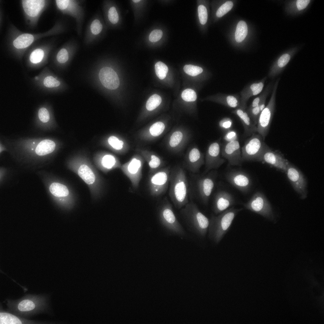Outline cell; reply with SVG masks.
I'll return each instance as SVG.
<instances>
[{
    "label": "cell",
    "mask_w": 324,
    "mask_h": 324,
    "mask_svg": "<svg viewBox=\"0 0 324 324\" xmlns=\"http://www.w3.org/2000/svg\"><path fill=\"white\" fill-rule=\"evenodd\" d=\"M88 76L91 84L99 92L114 91L120 85L119 77L115 70L99 59L91 68Z\"/></svg>",
    "instance_id": "1"
},
{
    "label": "cell",
    "mask_w": 324,
    "mask_h": 324,
    "mask_svg": "<svg viewBox=\"0 0 324 324\" xmlns=\"http://www.w3.org/2000/svg\"><path fill=\"white\" fill-rule=\"evenodd\" d=\"M217 176V171L215 170H211L205 174L190 173L189 181L190 201L195 199L205 205H207Z\"/></svg>",
    "instance_id": "2"
},
{
    "label": "cell",
    "mask_w": 324,
    "mask_h": 324,
    "mask_svg": "<svg viewBox=\"0 0 324 324\" xmlns=\"http://www.w3.org/2000/svg\"><path fill=\"white\" fill-rule=\"evenodd\" d=\"M169 195L175 207L180 209L189 202V181L185 169L177 165L171 168Z\"/></svg>",
    "instance_id": "3"
},
{
    "label": "cell",
    "mask_w": 324,
    "mask_h": 324,
    "mask_svg": "<svg viewBox=\"0 0 324 324\" xmlns=\"http://www.w3.org/2000/svg\"><path fill=\"white\" fill-rule=\"evenodd\" d=\"M180 214L188 229L198 237H205L208 230L210 220L200 210L193 201L180 209Z\"/></svg>",
    "instance_id": "4"
},
{
    "label": "cell",
    "mask_w": 324,
    "mask_h": 324,
    "mask_svg": "<svg viewBox=\"0 0 324 324\" xmlns=\"http://www.w3.org/2000/svg\"><path fill=\"white\" fill-rule=\"evenodd\" d=\"M242 210L232 207L217 216L212 215L208 230L209 238L218 244L229 230L235 217Z\"/></svg>",
    "instance_id": "5"
},
{
    "label": "cell",
    "mask_w": 324,
    "mask_h": 324,
    "mask_svg": "<svg viewBox=\"0 0 324 324\" xmlns=\"http://www.w3.org/2000/svg\"><path fill=\"white\" fill-rule=\"evenodd\" d=\"M85 0H57L56 4L58 9L64 14L74 19L77 33L79 36L82 35V26L85 15Z\"/></svg>",
    "instance_id": "6"
},
{
    "label": "cell",
    "mask_w": 324,
    "mask_h": 324,
    "mask_svg": "<svg viewBox=\"0 0 324 324\" xmlns=\"http://www.w3.org/2000/svg\"><path fill=\"white\" fill-rule=\"evenodd\" d=\"M191 137V133L187 128L182 125L176 126L167 136L165 145L169 152L179 154L183 151Z\"/></svg>",
    "instance_id": "7"
},
{
    "label": "cell",
    "mask_w": 324,
    "mask_h": 324,
    "mask_svg": "<svg viewBox=\"0 0 324 324\" xmlns=\"http://www.w3.org/2000/svg\"><path fill=\"white\" fill-rule=\"evenodd\" d=\"M280 78L274 83L268 103L261 112L257 124V132L264 140L268 132L276 107V96Z\"/></svg>",
    "instance_id": "8"
},
{
    "label": "cell",
    "mask_w": 324,
    "mask_h": 324,
    "mask_svg": "<svg viewBox=\"0 0 324 324\" xmlns=\"http://www.w3.org/2000/svg\"><path fill=\"white\" fill-rule=\"evenodd\" d=\"M171 169V166H168L149 175L148 186L151 195L158 197L166 193L169 183Z\"/></svg>",
    "instance_id": "9"
},
{
    "label": "cell",
    "mask_w": 324,
    "mask_h": 324,
    "mask_svg": "<svg viewBox=\"0 0 324 324\" xmlns=\"http://www.w3.org/2000/svg\"><path fill=\"white\" fill-rule=\"evenodd\" d=\"M160 215L162 220L172 234L182 238L186 235V232L176 217L172 205L167 197L163 200Z\"/></svg>",
    "instance_id": "10"
},
{
    "label": "cell",
    "mask_w": 324,
    "mask_h": 324,
    "mask_svg": "<svg viewBox=\"0 0 324 324\" xmlns=\"http://www.w3.org/2000/svg\"><path fill=\"white\" fill-rule=\"evenodd\" d=\"M145 160L139 153L133 155L127 162L122 165L120 168L130 180L133 187L138 188L142 177V169Z\"/></svg>",
    "instance_id": "11"
},
{
    "label": "cell",
    "mask_w": 324,
    "mask_h": 324,
    "mask_svg": "<svg viewBox=\"0 0 324 324\" xmlns=\"http://www.w3.org/2000/svg\"><path fill=\"white\" fill-rule=\"evenodd\" d=\"M259 134H254L245 142L242 148V156L243 161H256L267 145Z\"/></svg>",
    "instance_id": "12"
},
{
    "label": "cell",
    "mask_w": 324,
    "mask_h": 324,
    "mask_svg": "<svg viewBox=\"0 0 324 324\" xmlns=\"http://www.w3.org/2000/svg\"><path fill=\"white\" fill-rule=\"evenodd\" d=\"M104 30V26L99 11L90 20L87 26L83 39L84 44L90 46L99 41Z\"/></svg>",
    "instance_id": "13"
},
{
    "label": "cell",
    "mask_w": 324,
    "mask_h": 324,
    "mask_svg": "<svg viewBox=\"0 0 324 324\" xmlns=\"http://www.w3.org/2000/svg\"><path fill=\"white\" fill-rule=\"evenodd\" d=\"M170 124L168 120H157L140 130L138 134V137L143 141H155L167 131Z\"/></svg>",
    "instance_id": "14"
},
{
    "label": "cell",
    "mask_w": 324,
    "mask_h": 324,
    "mask_svg": "<svg viewBox=\"0 0 324 324\" xmlns=\"http://www.w3.org/2000/svg\"><path fill=\"white\" fill-rule=\"evenodd\" d=\"M243 205L246 209L266 218H270L273 217L271 205L265 195L261 192H256Z\"/></svg>",
    "instance_id": "15"
},
{
    "label": "cell",
    "mask_w": 324,
    "mask_h": 324,
    "mask_svg": "<svg viewBox=\"0 0 324 324\" xmlns=\"http://www.w3.org/2000/svg\"><path fill=\"white\" fill-rule=\"evenodd\" d=\"M221 138L210 143L208 146L205 156V168L202 173L205 174L210 171L217 169L225 161L220 156Z\"/></svg>",
    "instance_id": "16"
},
{
    "label": "cell",
    "mask_w": 324,
    "mask_h": 324,
    "mask_svg": "<svg viewBox=\"0 0 324 324\" xmlns=\"http://www.w3.org/2000/svg\"><path fill=\"white\" fill-rule=\"evenodd\" d=\"M205 163L204 154L197 146L193 145L187 150L182 166L191 173H198L201 167Z\"/></svg>",
    "instance_id": "17"
},
{
    "label": "cell",
    "mask_w": 324,
    "mask_h": 324,
    "mask_svg": "<svg viewBox=\"0 0 324 324\" xmlns=\"http://www.w3.org/2000/svg\"><path fill=\"white\" fill-rule=\"evenodd\" d=\"M286 173L293 188L299 194L301 198H306L307 195V181L302 172L289 162Z\"/></svg>",
    "instance_id": "18"
},
{
    "label": "cell",
    "mask_w": 324,
    "mask_h": 324,
    "mask_svg": "<svg viewBox=\"0 0 324 324\" xmlns=\"http://www.w3.org/2000/svg\"><path fill=\"white\" fill-rule=\"evenodd\" d=\"M225 177L230 183L243 193H247L250 191L252 185V180L246 172L232 170L226 173Z\"/></svg>",
    "instance_id": "19"
},
{
    "label": "cell",
    "mask_w": 324,
    "mask_h": 324,
    "mask_svg": "<svg viewBox=\"0 0 324 324\" xmlns=\"http://www.w3.org/2000/svg\"><path fill=\"white\" fill-rule=\"evenodd\" d=\"M257 161L267 163L286 173L289 162L281 153L272 150L267 146Z\"/></svg>",
    "instance_id": "20"
},
{
    "label": "cell",
    "mask_w": 324,
    "mask_h": 324,
    "mask_svg": "<svg viewBox=\"0 0 324 324\" xmlns=\"http://www.w3.org/2000/svg\"><path fill=\"white\" fill-rule=\"evenodd\" d=\"M221 153L231 165L241 166L244 161L238 140L225 142L221 145Z\"/></svg>",
    "instance_id": "21"
},
{
    "label": "cell",
    "mask_w": 324,
    "mask_h": 324,
    "mask_svg": "<svg viewBox=\"0 0 324 324\" xmlns=\"http://www.w3.org/2000/svg\"><path fill=\"white\" fill-rule=\"evenodd\" d=\"M267 77L248 84L240 92L241 107L246 109L247 103L251 97L259 94L262 90Z\"/></svg>",
    "instance_id": "22"
},
{
    "label": "cell",
    "mask_w": 324,
    "mask_h": 324,
    "mask_svg": "<svg viewBox=\"0 0 324 324\" xmlns=\"http://www.w3.org/2000/svg\"><path fill=\"white\" fill-rule=\"evenodd\" d=\"M235 200L232 195L227 191L221 190L215 195L212 210L216 215L220 214L233 205Z\"/></svg>",
    "instance_id": "23"
},
{
    "label": "cell",
    "mask_w": 324,
    "mask_h": 324,
    "mask_svg": "<svg viewBox=\"0 0 324 324\" xmlns=\"http://www.w3.org/2000/svg\"><path fill=\"white\" fill-rule=\"evenodd\" d=\"M78 48L77 41L74 39L70 40L67 46L61 48L57 52L56 60L58 64L62 66L68 64L73 59Z\"/></svg>",
    "instance_id": "24"
},
{
    "label": "cell",
    "mask_w": 324,
    "mask_h": 324,
    "mask_svg": "<svg viewBox=\"0 0 324 324\" xmlns=\"http://www.w3.org/2000/svg\"><path fill=\"white\" fill-rule=\"evenodd\" d=\"M135 151L141 155L147 163L149 168V175L164 167L166 164L165 161L160 156L155 152L140 148H136Z\"/></svg>",
    "instance_id": "25"
},
{
    "label": "cell",
    "mask_w": 324,
    "mask_h": 324,
    "mask_svg": "<svg viewBox=\"0 0 324 324\" xmlns=\"http://www.w3.org/2000/svg\"><path fill=\"white\" fill-rule=\"evenodd\" d=\"M232 112L240 120L244 128V136H251L257 132V126L251 120L246 109L240 107L234 109Z\"/></svg>",
    "instance_id": "26"
},
{
    "label": "cell",
    "mask_w": 324,
    "mask_h": 324,
    "mask_svg": "<svg viewBox=\"0 0 324 324\" xmlns=\"http://www.w3.org/2000/svg\"><path fill=\"white\" fill-rule=\"evenodd\" d=\"M43 0L22 1V6L26 13L28 16L34 17L38 15L45 4Z\"/></svg>",
    "instance_id": "27"
},
{
    "label": "cell",
    "mask_w": 324,
    "mask_h": 324,
    "mask_svg": "<svg viewBox=\"0 0 324 324\" xmlns=\"http://www.w3.org/2000/svg\"><path fill=\"white\" fill-rule=\"evenodd\" d=\"M215 101L230 108L241 107L239 96L237 94H221L215 98Z\"/></svg>",
    "instance_id": "28"
},
{
    "label": "cell",
    "mask_w": 324,
    "mask_h": 324,
    "mask_svg": "<svg viewBox=\"0 0 324 324\" xmlns=\"http://www.w3.org/2000/svg\"><path fill=\"white\" fill-rule=\"evenodd\" d=\"M107 141L112 148L120 154H125L129 149L128 142L124 138L112 135L109 137Z\"/></svg>",
    "instance_id": "29"
},
{
    "label": "cell",
    "mask_w": 324,
    "mask_h": 324,
    "mask_svg": "<svg viewBox=\"0 0 324 324\" xmlns=\"http://www.w3.org/2000/svg\"><path fill=\"white\" fill-rule=\"evenodd\" d=\"M55 144L51 140L45 139L41 141L38 145L36 149V153L40 156H43L50 153L55 149Z\"/></svg>",
    "instance_id": "30"
},
{
    "label": "cell",
    "mask_w": 324,
    "mask_h": 324,
    "mask_svg": "<svg viewBox=\"0 0 324 324\" xmlns=\"http://www.w3.org/2000/svg\"><path fill=\"white\" fill-rule=\"evenodd\" d=\"M78 173L87 184L91 185L95 182V175L90 168L87 165L83 164L80 166L78 169Z\"/></svg>",
    "instance_id": "31"
},
{
    "label": "cell",
    "mask_w": 324,
    "mask_h": 324,
    "mask_svg": "<svg viewBox=\"0 0 324 324\" xmlns=\"http://www.w3.org/2000/svg\"><path fill=\"white\" fill-rule=\"evenodd\" d=\"M34 40L33 36L31 34L24 33L16 38L13 41L14 46L18 49L26 48L30 45Z\"/></svg>",
    "instance_id": "32"
},
{
    "label": "cell",
    "mask_w": 324,
    "mask_h": 324,
    "mask_svg": "<svg viewBox=\"0 0 324 324\" xmlns=\"http://www.w3.org/2000/svg\"><path fill=\"white\" fill-rule=\"evenodd\" d=\"M102 166L107 170H110L115 168H120L122 164L114 156L107 154L104 155L101 161Z\"/></svg>",
    "instance_id": "33"
},
{
    "label": "cell",
    "mask_w": 324,
    "mask_h": 324,
    "mask_svg": "<svg viewBox=\"0 0 324 324\" xmlns=\"http://www.w3.org/2000/svg\"><path fill=\"white\" fill-rule=\"evenodd\" d=\"M49 190L53 195L58 197H66L69 194V191L67 187L59 183H52L50 186Z\"/></svg>",
    "instance_id": "34"
},
{
    "label": "cell",
    "mask_w": 324,
    "mask_h": 324,
    "mask_svg": "<svg viewBox=\"0 0 324 324\" xmlns=\"http://www.w3.org/2000/svg\"><path fill=\"white\" fill-rule=\"evenodd\" d=\"M248 33V28L246 23L242 20L238 23L235 33V39L238 43L242 41Z\"/></svg>",
    "instance_id": "35"
},
{
    "label": "cell",
    "mask_w": 324,
    "mask_h": 324,
    "mask_svg": "<svg viewBox=\"0 0 324 324\" xmlns=\"http://www.w3.org/2000/svg\"><path fill=\"white\" fill-rule=\"evenodd\" d=\"M43 84L46 87L56 89L67 88V86L63 83L61 80L52 76L46 77L43 80Z\"/></svg>",
    "instance_id": "36"
},
{
    "label": "cell",
    "mask_w": 324,
    "mask_h": 324,
    "mask_svg": "<svg viewBox=\"0 0 324 324\" xmlns=\"http://www.w3.org/2000/svg\"><path fill=\"white\" fill-rule=\"evenodd\" d=\"M274 84V82L273 81L269 83L263 92L253 99L249 107L251 108L257 106L259 105L260 102L262 100L266 99L268 95L272 91Z\"/></svg>",
    "instance_id": "37"
},
{
    "label": "cell",
    "mask_w": 324,
    "mask_h": 324,
    "mask_svg": "<svg viewBox=\"0 0 324 324\" xmlns=\"http://www.w3.org/2000/svg\"><path fill=\"white\" fill-rule=\"evenodd\" d=\"M23 321L14 315L6 312L0 313V324H22Z\"/></svg>",
    "instance_id": "38"
},
{
    "label": "cell",
    "mask_w": 324,
    "mask_h": 324,
    "mask_svg": "<svg viewBox=\"0 0 324 324\" xmlns=\"http://www.w3.org/2000/svg\"><path fill=\"white\" fill-rule=\"evenodd\" d=\"M36 306V303L30 299H24L19 302L17 308L18 311L22 312H27L34 310Z\"/></svg>",
    "instance_id": "39"
},
{
    "label": "cell",
    "mask_w": 324,
    "mask_h": 324,
    "mask_svg": "<svg viewBox=\"0 0 324 324\" xmlns=\"http://www.w3.org/2000/svg\"><path fill=\"white\" fill-rule=\"evenodd\" d=\"M161 102L162 99L159 95L154 94L147 100L146 106V109L149 111H153L158 107Z\"/></svg>",
    "instance_id": "40"
},
{
    "label": "cell",
    "mask_w": 324,
    "mask_h": 324,
    "mask_svg": "<svg viewBox=\"0 0 324 324\" xmlns=\"http://www.w3.org/2000/svg\"><path fill=\"white\" fill-rule=\"evenodd\" d=\"M155 72L157 77L161 80L164 79L168 71L167 66L163 63L159 61L155 65Z\"/></svg>",
    "instance_id": "41"
},
{
    "label": "cell",
    "mask_w": 324,
    "mask_h": 324,
    "mask_svg": "<svg viewBox=\"0 0 324 324\" xmlns=\"http://www.w3.org/2000/svg\"><path fill=\"white\" fill-rule=\"evenodd\" d=\"M107 16L110 23L115 25L118 22L119 16L116 8L114 6H110L107 11Z\"/></svg>",
    "instance_id": "42"
},
{
    "label": "cell",
    "mask_w": 324,
    "mask_h": 324,
    "mask_svg": "<svg viewBox=\"0 0 324 324\" xmlns=\"http://www.w3.org/2000/svg\"><path fill=\"white\" fill-rule=\"evenodd\" d=\"M233 3L231 1H227L222 4L218 9L216 15L218 18H220L226 14L232 8Z\"/></svg>",
    "instance_id": "43"
},
{
    "label": "cell",
    "mask_w": 324,
    "mask_h": 324,
    "mask_svg": "<svg viewBox=\"0 0 324 324\" xmlns=\"http://www.w3.org/2000/svg\"><path fill=\"white\" fill-rule=\"evenodd\" d=\"M184 72L188 75L195 76L201 73L203 71L202 68L191 65H186L183 68Z\"/></svg>",
    "instance_id": "44"
},
{
    "label": "cell",
    "mask_w": 324,
    "mask_h": 324,
    "mask_svg": "<svg viewBox=\"0 0 324 324\" xmlns=\"http://www.w3.org/2000/svg\"><path fill=\"white\" fill-rule=\"evenodd\" d=\"M246 110L253 123L257 125L258 118L261 113L259 106L251 108L248 107Z\"/></svg>",
    "instance_id": "45"
},
{
    "label": "cell",
    "mask_w": 324,
    "mask_h": 324,
    "mask_svg": "<svg viewBox=\"0 0 324 324\" xmlns=\"http://www.w3.org/2000/svg\"><path fill=\"white\" fill-rule=\"evenodd\" d=\"M44 55L43 50L41 49H37L34 50L31 53L30 57L31 62L36 64L40 62Z\"/></svg>",
    "instance_id": "46"
},
{
    "label": "cell",
    "mask_w": 324,
    "mask_h": 324,
    "mask_svg": "<svg viewBox=\"0 0 324 324\" xmlns=\"http://www.w3.org/2000/svg\"><path fill=\"white\" fill-rule=\"evenodd\" d=\"M181 97L183 100L188 102H194L197 98L195 91L190 89L184 90L182 93Z\"/></svg>",
    "instance_id": "47"
},
{
    "label": "cell",
    "mask_w": 324,
    "mask_h": 324,
    "mask_svg": "<svg viewBox=\"0 0 324 324\" xmlns=\"http://www.w3.org/2000/svg\"><path fill=\"white\" fill-rule=\"evenodd\" d=\"M232 125V120L230 118L227 117L223 118L218 123L219 127L225 132L231 129Z\"/></svg>",
    "instance_id": "48"
},
{
    "label": "cell",
    "mask_w": 324,
    "mask_h": 324,
    "mask_svg": "<svg viewBox=\"0 0 324 324\" xmlns=\"http://www.w3.org/2000/svg\"><path fill=\"white\" fill-rule=\"evenodd\" d=\"M198 16L200 23L205 24L207 19V12L206 7L203 5H200L198 8Z\"/></svg>",
    "instance_id": "49"
},
{
    "label": "cell",
    "mask_w": 324,
    "mask_h": 324,
    "mask_svg": "<svg viewBox=\"0 0 324 324\" xmlns=\"http://www.w3.org/2000/svg\"><path fill=\"white\" fill-rule=\"evenodd\" d=\"M223 139L225 142L238 140V134L235 131L231 129L225 132Z\"/></svg>",
    "instance_id": "50"
},
{
    "label": "cell",
    "mask_w": 324,
    "mask_h": 324,
    "mask_svg": "<svg viewBox=\"0 0 324 324\" xmlns=\"http://www.w3.org/2000/svg\"><path fill=\"white\" fill-rule=\"evenodd\" d=\"M38 116L40 119L43 122H47L49 120V113L48 110L44 107L41 108L39 109Z\"/></svg>",
    "instance_id": "51"
},
{
    "label": "cell",
    "mask_w": 324,
    "mask_h": 324,
    "mask_svg": "<svg viewBox=\"0 0 324 324\" xmlns=\"http://www.w3.org/2000/svg\"><path fill=\"white\" fill-rule=\"evenodd\" d=\"M163 32L161 30H154L150 33L149 39L151 42H156L159 41L161 38Z\"/></svg>",
    "instance_id": "52"
},
{
    "label": "cell",
    "mask_w": 324,
    "mask_h": 324,
    "mask_svg": "<svg viewBox=\"0 0 324 324\" xmlns=\"http://www.w3.org/2000/svg\"><path fill=\"white\" fill-rule=\"evenodd\" d=\"M310 1V0H298L296 1V6L299 10L305 9Z\"/></svg>",
    "instance_id": "53"
},
{
    "label": "cell",
    "mask_w": 324,
    "mask_h": 324,
    "mask_svg": "<svg viewBox=\"0 0 324 324\" xmlns=\"http://www.w3.org/2000/svg\"><path fill=\"white\" fill-rule=\"evenodd\" d=\"M140 1H141V0H132V1H133L134 3H138Z\"/></svg>",
    "instance_id": "54"
},
{
    "label": "cell",
    "mask_w": 324,
    "mask_h": 324,
    "mask_svg": "<svg viewBox=\"0 0 324 324\" xmlns=\"http://www.w3.org/2000/svg\"><path fill=\"white\" fill-rule=\"evenodd\" d=\"M35 79L36 80H38V78L37 77H36L35 78Z\"/></svg>",
    "instance_id": "55"
},
{
    "label": "cell",
    "mask_w": 324,
    "mask_h": 324,
    "mask_svg": "<svg viewBox=\"0 0 324 324\" xmlns=\"http://www.w3.org/2000/svg\"><path fill=\"white\" fill-rule=\"evenodd\" d=\"M33 144H35V143H34V142H33Z\"/></svg>",
    "instance_id": "56"
},
{
    "label": "cell",
    "mask_w": 324,
    "mask_h": 324,
    "mask_svg": "<svg viewBox=\"0 0 324 324\" xmlns=\"http://www.w3.org/2000/svg\"><path fill=\"white\" fill-rule=\"evenodd\" d=\"M32 150H33V148H32Z\"/></svg>",
    "instance_id": "57"
}]
</instances>
